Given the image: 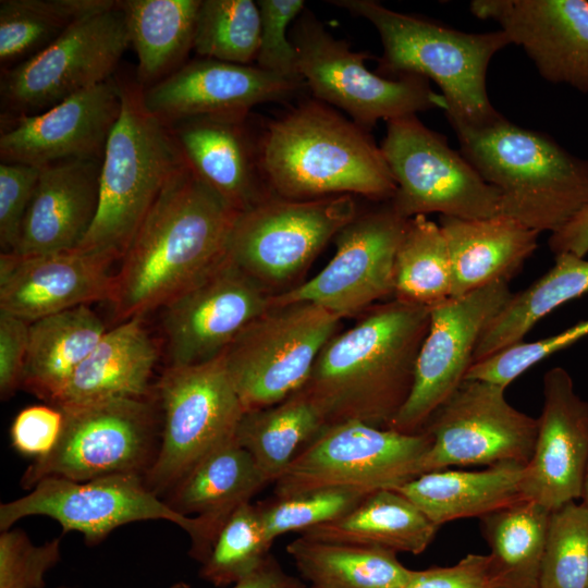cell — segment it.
Masks as SVG:
<instances>
[{"instance_id": "cell-13", "label": "cell", "mask_w": 588, "mask_h": 588, "mask_svg": "<svg viewBox=\"0 0 588 588\" xmlns=\"http://www.w3.org/2000/svg\"><path fill=\"white\" fill-rule=\"evenodd\" d=\"M128 47L119 1L78 20L42 51L1 71L2 121L41 113L106 82Z\"/></svg>"}, {"instance_id": "cell-40", "label": "cell", "mask_w": 588, "mask_h": 588, "mask_svg": "<svg viewBox=\"0 0 588 588\" xmlns=\"http://www.w3.org/2000/svg\"><path fill=\"white\" fill-rule=\"evenodd\" d=\"M261 19L253 0H201L193 50L199 58L250 65L260 44Z\"/></svg>"}, {"instance_id": "cell-45", "label": "cell", "mask_w": 588, "mask_h": 588, "mask_svg": "<svg viewBox=\"0 0 588 588\" xmlns=\"http://www.w3.org/2000/svg\"><path fill=\"white\" fill-rule=\"evenodd\" d=\"M261 33L256 66L294 81H304L298 71L297 51L287 37V26L301 14L303 0H259Z\"/></svg>"}, {"instance_id": "cell-19", "label": "cell", "mask_w": 588, "mask_h": 588, "mask_svg": "<svg viewBox=\"0 0 588 588\" xmlns=\"http://www.w3.org/2000/svg\"><path fill=\"white\" fill-rule=\"evenodd\" d=\"M272 296L228 256L162 307L168 367L198 365L221 356L270 307Z\"/></svg>"}, {"instance_id": "cell-37", "label": "cell", "mask_w": 588, "mask_h": 588, "mask_svg": "<svg viewBox=\"0 0 588 588\" xmlns=\"http://www.w3.org/2000/svg\"><path fill=\"white\" fill-rule=\"evenodd\" d=\"M323 427L317 407L298 390L280 403L245 412L236 441L273 483Z\"/></svg>"}, {"instance_id": "cell-8", "label": "cell", "mask_w": 588, "mask_h": 588, "mask_svg": "<svg viewBox=\"0 0 588 588\" xmlns=\"http://www.w3.org/2000/svg\"><path fill=\"white\" fill-rule=\"evenodd\" d=\"M341 320L321 306L296 302L271 304L248 324L222 354L245 412L301 390Z\"/></svg>"}, {"instance_id": "cell-4", "label": "cell", "mask_w": 588, "mask_h": 588, "mask_svg": "<svg viewBox=\"0 0 588 588\" xmlns=\"http://www.w3.org/2000/svg\"><path fill=\"white\" fill-rule=\"evenodd\" d=\"M330 2L376 27L383 47L378 68L380 75L420 76L439 86L452 127H483L503 118L487 91L491 59L511 44L503 30L462 32L393 11L372 0Z\"/></svg>"}, {"instance_id": "cell-30", "label": "cell", "mask_w": 588, "mask_h": 588, "mask_svg": "<svg viewBox=\"0 0 588 588\" xmlns=\"http://www.w3.org/2000/svg\"><path fill=\"white\" fill-rule=\"evenodd\" d=\"M268 483L250 453L235 440L201 460L171 490L167 503L185 516L200 518L213 543L233 512Z\"/></svg>"}, {"instance_id": "cell-5", "label": "cell", "mask_w": 588, "mask_h": 588, "mask_svg": "<svg viewBox=\"0 0 588 588\" xmlns=\"http://www.w3.org/2000/svg\"><path fill=\"white\" fill-rule=\"evenodd\" d=\"M461 152L500 195V215L555 233L588 205V160L506 118L455 126Z\"/></svg>"}, {"instance_id": "cell-54", "label": "cell", "mask_w": 588, "mask_h": 588, "mask_svg": "<svg viewBox=\"0 0 588 588\" xmlns=\"http://www.w3.org/2000/svg\"><path fill=\"white\" fill-rule=\"evenodd\" d=\"M304 588H316V587H313V586H310V587H306V586H305Z\"/></svg>"}, {"instance_id": "cell-32", "label": "cell", "mask_w": 588, "mask_h": 588, "mask_svg": "<svg viewBox=\"0 0 588 588\" xmlns=\"http://www.w3.org/2000/svg\"><path fill=\"white\" fill-rule=\"evenodd\" d=\"M438 529L404 494L387 489L369 493L346 514L301 536L419 554L433 541Z\"/></svg>"}, {"instance_id": "cell-22", "label": "cell", "mask_w": 588, "mask_h": 588, "mask_svg": "<svg viewBox=\"0 0 588 588\" xmlns=\"http://www.w3.org/2000/svg\"><path fill=\"white\" fill-rule=\"evenodd\" d=\"M588 462V402L562 367L543 377V407L531 458L524 467L523 498L550 512L581 497Z\"/></svg>"}, {"instance_id": "cell-36", "label": "cell", "mask_w": 588, "mask_h": 588, "mask_svg": "<svg viewBox=\"0 0 588 588\" xmlns=\"http://www.w3.org/2000/svg\"><path fill=\"white\" fill-rule=\"evenodd\" d=\"M550 511L520 499L480 518L495 588H540Z\"/></svg>"}, {"instance_id": "cell-2", "label": "cell", "mask_w": 588, "mask_h": 588, "mask_svg": "<svg viewBox=\"0 0 588 588\" xmlns=\"http://www.w3.org/2000/svg\"><path fill=\"white\" fill-rule=\"evenodd\" d=\"M430 307L378 303L321 348L301 389L324 427L357 420L388 428L412 391Z\"/></svg>"}, {"instance_id": "cell-18", "label": "cell", "mask_w": 588, "mask_h": 588, "mask_svg": "<svg viewBox=\"0 0 588 588\" xmlns=\"http://www.w3.org/2000/svg\"><path fill=\"white\" fill-rule=\"evenodd\" d=\"M408 219L391 205L357 215L334 237L335 253L308 281L271 304L308 302L341 319L362 315L394 290V260Z\"/></svg>"}, {"instance_id": "cell-52", "label": "cell", "mask_w": 588, "mask_h": 588, "mask_svg": "<svg viewBox=\"0 0 588 588\" xmlns=\"http://www.w3.org/2000/svg\"><path fill=\"white\" fill-rule=\"evenodd\" d=\"M299 579L286 573L278 560L269 554L266 561L249 576L234 584L232 588H304ZM171 588H189L177 583Z\"/></svg>"}, {"instance_id": "cell-15", "label": "cell", "mask_w": 588, "mask_h": 588, "mask_svg": "<svg viewBox=\"0 0 588 588\" xmlns=\"http://www.w3.org/2000/svg\"><path fill=\"white\" fill-rule=\"evenodd\" d=\"M33 515L51 517L64 532H81L90 543L128 523L166 519L189 535L195 559L201 560L208 550L201 519L173 510L138 474L111 475L88 481L42 479L27 495L1 504L0 529H10L19 519Z\"/></svg>"}, {"instance_id": "cell-44", "label": "cell", "mask_w": 588, "mask_h": 588, "mask_svg": "<svg viewBox=\"0 0 588 588\" xmlns=\"http://www.w3.org/2000/svg\"><path fill=\"white\" fill-rule=\"evenodd\" d=\"M586 336L588 319L538 341H520L474 363L465 379L481 380L506 389L536 364Z\"/></svg>"}, {"instance_id": "cell-28", "label": "cell", "mask_w": 588, "mask_h": 588, "mask_svg": "<svg viewBox=\"0 0 588 588\" xmlns=\"http://www.w3.org/2000/svg\"><path fill=\"white\" fill-rule=\"evenodd\" d=\"M452 265L451 297L510 280L538 246L539 232L495 216L462 219L440 216Z\"/></svg>"}, {"instance_id": "cell-24", "label": "cell", "mask_w": 588, "mask_h": 588, "mask_svg": "<svg viewBox=\"0 0 588 588\" xmlns=\"http://www.w3.org/2000/svg\"><path fill=\"white\" fill-rule=\"evenodd\" d=\"M306 87L256 65L193 59L143 88L147 110L164 124L209 114L249 112L257 105L284 101Z\"/></svg>"}, {"instance_id": "cell-55", "label": "cell", "mask_w": 588, "mask_h": 588, "mask_svg": "<svg viewBox=\"0 0 588 588\" xmlns=\"http://www.w3.org/2000/svg\"><path fill=\"white\" fill-rule=\"evenodd\" d=\"M62 588H69V587H62Z\"/></svg>"}, {"instance_id": "cell-27", "label": "cell", "mask_w": 588, "mask_h": 588, "mask_svg": "<svg viewBox=\"0 0 588 588\" xmlns=\"http://www.w3.org/2000/svg\"><path fill=\"white\" fill-rule=\"evenodd\" d=\"M158 346L142 318L107 330L52 402L59 408L120 399H149Z\"/></svg>"}, {"instance_id": "cell-51", "label": "cell", "mask_w": 588, "mask_h": 588, "mask_svg": "<svg viewBox=\"0 0 588 588\" xmlns=\"http://www.w3.org/2000/svg\"><path fill=\"white\" fill-rule=\"evenodd\" d=\"M548 244L554 255L572 253L585 258L588 254V205L561 230L552 233Z\"/></svg>"}, {"instance_id": "cell-3", "label": "cell", "mask_w": 588, "mask_h": 588, "mask_svg": "<svg viewBox=\"0 0 588 588\" xmlns=\"http://www.w3.org/2000/svg\"><path fill=\"white\" fill-rule=\"evenodd\" d=\"M260 167L272 195L308 200L360 195L389 201L396 185L369 131L309 100L260 134Z\"/></svg>"}, {"instance_id": "cell-12", "label": "cell", "mask_w": 588, "mask_h": 588, "mask_svg": "<svg viewBox=\"0 0 588 588\" xmlns=\"http://www.w3.org/2000/svg\"><path fill=\"white\" fill-rule=\"evenodd\" d=\"M60 440L22 478L34 488L46 478L73 481L119 474H146L158 452V419L149 399H120L60 408Z\"/></svg>"}, {"instance_id": "cell-53", "label": "cell", "mask_w": 588, "mask_h": 588, "mask_svg": "<svg viewBox=\"0 0 588 588\" xmlns=\"http://www.w3.org/2000/svg\"><path fill=\"white\" fill-rule=\"evenodd\" d=\"M581 502L588 507V462L585 470L583 489H581Z\"/></svg>"}, {"instance_id": "cell-29", "label": "cell", "mask_w": 588, "mask_h": 588, "mask_svg": "<svg viewBox=\"0 0 588 588\" xmlns=\"http://www.w3.org/2000/svg\"><path fill=\"white\" fill-rule=\"evenodd\" d=\"M524 467L504 463L482 470H432L416 476L395 490L440 527L460 518H481L524 499Z\"/></svg>"}, {"instance_id": "cell-14", "label": "cell", "mask_w": 588, "mask_h": 588, "mask_svg": "<svg viewBox=\"0 0 588 588\" xmlns=\"http://www.w3.org/2000/svg\"><path fill=\"white\" fill-rule=\"evenodd\" d=\"M301 17L291 40L297 51L298 71L314 97L345 111L370 131L379 120L442 109L446 102L420 76L390 78L369 71L367 54L354 52L334 38L308 12Z\"/></svg>"}, {"instance_id": "cell-38", "label": "cell", "mask_w": 588, "mask_h": 588, "mask_svg": "<svg viewBox=\"0 0 588 588\" xmlns=\"http://www.w3.org/2000/svg\"><path fill=\"white\" fill-rule=\"evenodd\" d=\"M115 3L113 0H1V71L42 51L78 20Z\"/></svg>"}, {"instance_id": "cell-9", "label": "cell", "mask_w": 588, "mask_h": 588, "mask_svg": "<svg viewBox=\"0 0 588 588\" xmlns=\"http://www.w3.org/2000/svg\"><path fill=\"white\" fill-rule=\"evenodd\" d=\"M430 445L425 430L403 433L357 420L329 425L273 482L274 497L329 488L365 494L395 490L420 475Z\"/></svg>"}, {"instance_id": "cell-42", "label": "cell", "mask_w": 588, "mask_h": 588, "mask_svg": "<svg viewBox=\"0 0 588 588\" xmlns=\"http://www.w3.org/2000/svg\"><path fill=\"white\" fill-rule=\"evenodd\" d=\"M540 588H588V507L583 502L550 513Z\"/></svg>"}, {"instance_id": "cell-34", "label": "cell", "mask_w": 588, "mask_h": 588, "mask_svg": "<svg viewBox=\"0 0 588 588\" xmlns=\"http://www.w3.org/2000/svg\"><path fill=\"white\" fill-rule=\"evenodd\" d=\"M301 576L316 588H405L413 571L396 552L299 536L286 546Z\"/></svg>"}, {"instance_id": "cell-1", "label": "cell", "mask_w": 588, "mask_h": 588, "mask_svg": "<svg viewBox=\"0 0 588 588\" xmlns=\"http://www.w3.org/2000/svg\"><path fill=\"white\" fill-rule=\"evenodd\" d=\"M238 213L188 166L179 171L121 258L110 303L114 320L162 308L222 262Z\"/></svg>"}, {"instance_id": "cell-33", "label": "cell", "mask_w": 588, "mask_h": 588, "mask_svg": "<svg viewBox=\"0 0 588 588\" xmlns=\"http://www.w3.org/2000/svg\"><path fill=\"white\" fill-rule=\"evenodd\" d=\"M201 0H123L130 44L136 52L138 85L147 88L169 76L193 50Z\"/></svg>"}, {"instance_id": "cell-43", "label": "cell", "mask_w": 588, "mask_h": 588, "mask_svg": "<svg viewBox=\"0 0 588 588\" xmlns=\"http://www.w3.org/2000/svg\"><path fill=\"white\" fill-rule=\"evenodd\" d=\"M367 495L350 489H318L287 497H274L256 507L266 538L273 543L281 535L302 534L346 514Z\"/></svg>"}, {"instance_id": "cell-17", "label": "cell", "mask_w": 588, "mask_h": 588, "mask_svg": "<svg viewBox=\"0 0 588 588\" xmlns=\"http://www.w3.org/2000/svg\"><path fill=\"white\" fill-rule=\"evenodd\" d=\"M512 296L509 281L500 280L430 307L429 329L417 357L412 391L389 429L422 431L465 380L481 335Z\"/></svg>"}, {"instance_id": "cell-46", "label": "cell", "mask_w": 588, "mask_h": 588, "mask_svg": "<svg viewBox=\"0 0 588 588\" xmlns=\"http://www.w3.org/2000/svg\"><path fill=\"white\" fill-rule=\"evenodd\" d=\"M60 559V540L41 546L17 529L0 536V588H44L45 575Z\"/></svg>"}, {"instance_id": "cell-23", "label": "cell", "mask_w": 588, "mask_h": 588, "mask_svg": "<svg viewBox=\"0 0 588 588\" xmlns=\"http://www.w3.org/2000/svg\"><path fill=\"white\" fill-rule=\"evenodd\" d=\"M113 257L77 249L0 255V311L33 322L77 306L111 303Z\"/></svg>"}, {"instance_id": "cell-7", "label": "cell", "mask_w": 588, "mask_h": 588, "mask_svg": "<svg viewBox=\"0 0 588 588\" xmlns=\"http://www.w3.org/2000/svg\"><path fill=\"white\" fill-rule=\"evenodd\" d=\"M156 389L162 427L144 480L159 494L172 490L207 455L235 441L245 409L222 355L198 365L167 366Z\"/></svg>"}, {"instance_id": "cell-10", "label": "cell", "mask_w": 588, "mask_h": 588, "mask_svg": "<svg viewBox=\"0 0 588 588\" xmlns=\"http://www.w3.org/2000/svg\"><path fill=\"white\" fill-rule=\"evenodd\" d=\"M358 215L352 195L293 200L270 195L238 213L228 256L272 295L284 292ZM289 289V290H290Z\"/></svg>"}, {"instance_id": "cell-21", "label": "cell", "mask_w": 588, "mask_h": 588, "mask_svg": "<svg viewBox=\"0 0 588 588\" xmlns=\"http://www.w3.org/2000/svg\"><path fill=\"white\" fill-rule=\"evenodd\" d=\"M469 9L495 21L546 81L588 93V1L474 0Z\"/></svg>"}, {"instance_id": "cell-6", "label": "cell", "mask_w": 588, "mask_h": 588, "mask_svg": "<svg viewBox=\"0 0 588 588\" xmlns=\"http://www.w3.org/2000/svg\"><path fill=\"white\" fill-rule=\"evenodd\" d=\"M121 111L101 160L99 205L77 250L121 260L168 182L186 162L162 121L143 102L136 81L120 79Z\"/></svg>"}, {"instance_id": "cell-50", "label": "cell", "mask_w": 588, "mask_h": 588, "mask_svg": "<svg viewBox=\"0 0 588 588\" xmlns=\"http://www.w3.org/2000/svg\"><path fill=\"white\" fill-rule=\"evenodd\" d=\"M29 322L0 311V394L10 397L22 387L28 351Z\"/></svg>"}, {"instance_id": "cell-31", "label": "cell", "mask_w": 588, "mask_h": 588, "mask_svg": "<svg viewBox=\"0 0 588 588\" xmlns=\"http://www.w3.org/2000/svg\"><path fill=\"white\" fill-rule=\"evenodd\" d=\"M106 332L89 305L30 322L21 388L52 404Z\"/></svg>"}, {"instance_id": "cell-16", "label": "cell", "mask_w": 588, "mask_h": 588, "mask_svg": "<svg viewBox=\"0 0 588 588\" xmlns=\"http://www.w3.org/2000/svg\"><path fill=\"white\" fill-rule=\"evenodd\" d=\"M505 389L465 379L432 414L424 429L431 437L420 474L453 466L515 463L531 458L538 418L512 406Z\"/></svg>"}, {"instance_id": "cell-26", "label": "cell", "mask_w": 588, "mask_h": 588, "mask_svg": "<svg viewBox=\"0 0 588 588\" xmlns=\"http://www.w3.org/2000/svg\"><path fill=\"white\" fill-rule=\"evenodd\" d=\"M101 159H69L40 168L14 254L74 250L99 205Z\"/></svg>"}, {"instance_id": "cell-20", "label": "cell", "mask_w": 588, "mask_h": 588, "mask_svg": "<svg viewBox=\"0 0 588 588\" xmlns=\"http://www.w3.org/2000/svg\"><path fill=\"white\" fill-rule=\"evenodd\" d=\"M122 105L112 76L34 115L2 121L1 162L41 168L69 159H101Z\"/></svg>"}, {"instance_id": "cell-39", "label": "cell", "mask_w": 588, "mask_h": 588, "mask_svg": "<svg viewBox=\"0 0 588 588\" xmlns=\"http://www.w3.org/2000/svg\"><path fill=\"white\" fill-rule=\"evenodd\" d=\"M451 293L452 265L440 224L424 215L408 219L394 260V298L431 307Z\"/></svg>"}, {"instance_id": "cell-47", "label": "cell", "mask_w": 588, "mask_h": 588, "mask_svg": "<svg viewBox=\"0 0 588 588\" xmlns=\"http://www.w3.org/2000/svg\"><path fill=\"white\" fill-rule=\"evenodd\" d=\"M39 173L38 167L0 162L1 253H12L19 244L22 224Z\"/></svg>"}, {"instance_id": "cell-41", "label": "cell", "mask_w": 588, "mask_h": 588, "mask_svg": "<svg viewBox=\"0 0 588 588\" xmlns=\"http://www.w3.org/2000/svg\"><path fill=\"white\" fill-rule=\"evenodd\" d=\"M271 546L256 505L242 504L218 532L200 576L217 587L234 585L266 561Z\"/></svg>"}, {"instance_id": "cell-35", "label": "cell", "mask_w": 588, "mask_h": 588, "mask_svg": "<svg viewBox=\"0 0 588 588\" xmlns=\"http://www.w3.org/2000/svg\"><path fill=\"white\" fill-rule=\"evenodd\" d=\"M588 293V260L572 253L555 255L552 268L513 294L481 335L474 363L523 341L534 326L561 305Z\"/></svg>"}, {"instance_id": "cell-25", "label": "cell", "mask_w": 588, "mask_h": 588, "mask_svg": "<svg viewBox=\"0 0 588 588\" xmlns=\"http://www.w3.org/2000/svg\"><path fill=\"white\" fill-rule=\"evenodd\" d=\"M167 125L189 169L240 213L272 195L249 112L199 115Z\"/></svg>"}, {"instance_id": "cell-11", "label": "cell", "mask_w": 588, "mask_h": 588, "mask_svg": "<svg viewBox=\"0 0 588 588\" xmlns=\"http://www.w3.org/2000/svg\"><path fill=\"white\" fill-rule=\"evenodd\" d=\"M385 122L380 149L396 185L390 203L397 213L406 219L431 212L462 219L500 216L499 192L445 136L416 114Z\"/></svg>"}, {"instance_id": "cell-49", "label": "cell", "mask_w": 588, "mask_h": 588, "mask_svg": "<svg viewBox=\"0 0 588 588\" xmlns=\"http://www.w3.org/2000/svg\"><path fill=\"white\" fill-rule=\"evenodd\" d=\"M405 588H495L491 558L469 553L451 566L413 571Z\"/></svg>"}, {"instance_id": "cell-48", "label": "cell", "mask_w": 588, "mask_h": 588, "mask_svg": "<svg viewBox=\"0 0 588 588\" xmlns=\"http://www.w3.org/2000/svg\"><path fill=\"white\" fill-rule=\"evenodd\" d=\"M64 422L63 412L57 406L32 405L13 419L10 434L13 448L36 457L47 456L58 444Z\"/></svg>"}]
</instances>
